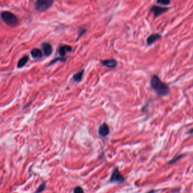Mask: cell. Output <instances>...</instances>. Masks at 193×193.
Wrapping results in <instances>:
<instances>
[{
	"label": "cell",
	"instance_id": "8",
	"mask_svg": "<svg viewBox=\"0 0 193 193\" xmlns=\"http://www.w3.org/2000/svg\"><path fill=\"white\" fill-rule=\"evenodd\" d=\"M161 38V35L159 33H154L151 34L147 39V43L148 45L153 44L155 41L158 40Z\"/></svg>",
	"mask_w": 193,
	"mask_h": 193
},
{
	"label": "cell",
	"instance_id": "9",
	"mask_svg": "<svg viewBox=\"0 0 193 193\" xmlns=\"http://www.w3.org/2000/svg\"><path fill=\"white\" fill-rule=\"evenodd\" d=\"M42 49L43 50L44 54L45 56H50L53 51V48L52 45L48 43H43L41 44Z\"/></svg>",
	"mask_w": 193,
	"mask_h": 193
},
{
	"label": "cell",
	"instance_id": "4",
	"mask_svg": "<svg viewBox=\"0 0 193 193\" xmlns=\"http://www.w3.org/2000/svg\"><path fill=\"white\" fill-rule=\"evenodd\" d=\"M125 181V178L119 172L118 168H114L113 170L112 176L109 182L112 183H122Z\"/></svg>",
	"mask_w": 193,
	"mask_h": 193
},
{
	"label": "cell",
	"instance_id": "15",
	"mask_svg": "<svg viewBox=\"0 0 193 193\" xmlns=\"http://www.w3.org/2000/svg\"><path fill=\"white\" fill-rule=\"evenodd\" d=\"M158 4L164 5H168L170 4V1L169 0H159L157 1Z\"/></svg>",
	"mask_w": 193,
	"mask_h": 193
},
{
	"label": "cell",
	"instance_id": "10",
	"mask_svg": "<svg viewBox=\"0 0 193 193\" xmlns=\"http://www.w3.org/2000/svg\"><path fill=\"white\" fill-rule=\"evenodd\" d=\"M72 50V47L67 45H63L60 47V48L58 49V52L61 56L64 57L67 52H71Z\"/></svg>",
	"mask_w": 193,
	"mask_h": 193
},
{
	"label": "cell",
	"instance_id": "7",
	"mask_svg": "<svg viewBox=\"0 0 193 193\" xmlns=\"http://www.w3.org/2000/svg\"><path fill=\"white\" fill-rule=\"evenodd\" d=\"M101 64L105 67H107L110 69H113V68H114L117 66V62L115 59L111 58V59L101 61Z\"/></svg>",
	"mask_w": 193,
	"mask_h": 193
},
{
	"label": "cell",
	"instance_id": "19",
	"mask_svg": "<svg viewBox=\"0 0 193 193\" xmlns=\"http://www.w3.org/2000/svg\"><path fill=\"white\" fill-rule=\"evenodd\" d=\"M188 133H189V134H193V129H190V130L188 131Z\"/></svg>",
	"mask_w": 193,
	"mask_h": 193
},
{
	"label": "cell",
	"instance_id": "11",
	"mask_svg": "<svg viewBox=\"0 0 193 193\" xmlns=\"http://www.w3.org/2000/svg\"><path fill=\"white\" fill-rule=\"evenodd\" d=\"M31 55L32 57V58L35 59H39L42 57L43 54H42V52L39 49L34 48L33 49L31 52Z\"/></svg>",
	"mask_w": 193,
	"mask_h": 193
},
{
	"label": "cell",
	"instance_id": "2",
	"mask_svg": "<svg viewBox=\"0 0 193 193\" xmlns=\"http://www.w3.org/2000/svg\"><path fill=\"white\" fill-rule=\"evenodd\" d=\"M2 20L6 24L11 27H15L18 24V19L14 14L8 11H4L1 13Z\"/></svg>",
	"mask_w": 193,
	"mask_h": 193
},
{
	"label": "cell",
	"instance_id": "20",
	"mask_svg": "<svg viewBox=\"0 0 193 193\" xmlns=\"http://www.w3.org/2000/svg\"><path fill=\"white\" fill-rule=\"evenodd\" d=\"M156 191V190H151V191H150V192H147V193H155Z\"/></svg>",
	"mask_w": 193,
	"mask_h": 193
},
{
	"label": "cell",
	"instance_id": "3",
	"mask_svg": "<svg viewBox=\"0 0 193 193\" xmlns=\"http://www.w3.org/2000/svg\"><path fill=\"white\" fill-rule=\"evenodd\" d=\"M53 1H41L39 0L35 2L34 4V8L35 9L40 11L43 12L49 8H50L53 4Z\"/></svg>",
	"mask_w": 193,
	"mask_h": 193
},
{
	"label": "cell",
	"instance_id": "14",
	"mask_svg": "<svg viewBox=\"0 0 193 193\" xmlns=\"http://www.w3.org/2000/svg\"><path fill=\"white\" fill-rule=\"evenodd\" d=\"M184 156V155L183 154H181V155H177L176 156H175V158H173L172 160H170V161H169L168 162V164L169 165H171V164H173L175 162H176L177 161H178L180 159H181L182 158H183Z\"/></svg>",
	"mask_w": 193,
	"mask_h": 193
},
{
	"label": "cell",
	"instance_id": "16",
	"mask_svg": "<svg viewBox=\"0 0 193 193\" xmlns=\"http://www.w3.org/2000/svg\"><path fill=\"white\" fill-rule=\"evenodd\" d=\"M74 193H84V191L81 186H77L74 189Z\"/></svg>",
	"mask_w": 193,
	"mask_h": 193
},
{
	"label": "cell",
	"instance_id": "5",
	"mask_svg": "<svg viewBox=\"0 0 193 193\" xmlns=\"http://www.w3.org/2000/svg\"><path fill=\"white\" fill-rule=\"evenodd\" d=\"M168 10H169L168 8L162 7L158 5H153L151 8V10L155 16H159L162 14L163 13H165L166 11H167Z\"/></svg>",
	"mask_w": 193,
	"mask_h": 193
},
{
	"label": "cell",
	"instance_id": "6",
	"mask_svg": "<svg viewBox=\"0 0 193 193\" xmlns=\"http://www.w3.org/2000/svg\"><path fill=\"white\" fill-rule=\"evenodd\" d=\"M99 134L101 137H106L109 133V128L105 123L101 124L99 128Z\"/></svg>",
	"mask_w": 193,
	"mask_h": 193
},
{
	"label": "cell",
	"instance_id": "13",
	"mask_svg": "<svg viewBox=\"0 0 193 193\" xmlns=\"http://www.w3.org/2000/svg\"><path fill=\"white\" fill-rule=\"evenodd\" d=\"M83 73H84V70H82L81 71L74 74L72 77L73 80L75 81L76 82H80L82 79Z\"/></svg>",
	"mask_w": 193,
	"mask_h": 193
},
{
	"label": "cell",
	"instance_id": "12",
	"mask_svg": "<svg viewBox=\"0 0 193 193\" xmlns=\"http://www.w3.org/2000/svg\"><path fill=\"white\" fill-rule=\"evenodd\" d=\"M28 60V57L27 55H25L23 57H22L18 61V64H17V67L18 68H21L22 67L24 66L26 64H27V61Z\"/></svg>",
	"mask_w": 193,
	"mask_h": 193
},
{
	"label": "cell",
	"instance_id": "17",
	"mask_svg": "<svg viewBox=\"0 0 193 193\" xmlns=\"http://www.w3.org/2000/svg\"><path fill=\"white\" fill-rule=\"evenodd\" d=\"M45 188V184L43 183L38 188L37 190L36 191V193H39L42 192Z\"/></svg>",
	"mask_w": 193,
	"mask_h": 193
},
{
	"label": "cell",
	"instance_id": "18",
	"mask_svg": "<svg viewBox=\"0 0 193 193\" xmlns=\"http://www.w3.org/2000/svg\"><path fill=\"white\" fill-rule=\"evenodd\" d=\"M64 59H65V58H56V59H55V60H53L51 62H50V65L52 64H53V63H55L56 61H60V60H61V61H64L65 60H64Z\"/></svg>",
	"mask_w": 193,
	"mask_h": 193
},
{
	"label": "cell",
	"instance_id": "1",
	"mask_svg": "<svg viewBox=\"0 0 193 193\" xmlns=\"http://www.w3.org/2000/svg\"><path fill=\"white\" fill-rule=\"evenodd\" d=\"M151 86L159 97H165L170 92L169 86L163 82L157 75H153L151 78Z\"/></svg>",
	"mask_w": 193,
	"mask_h": 193
}]
</instances>
